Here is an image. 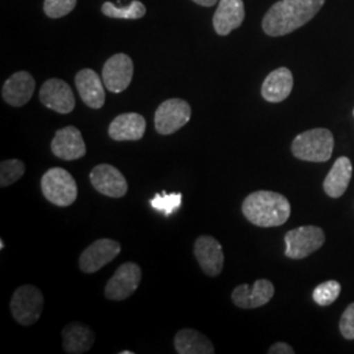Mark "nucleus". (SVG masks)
<instances>
[{
  "label": "nucleus",
  "mask_w": 354,
  "mask_h": 354,
  "mask_svg": "<svg viewBox=\"0 0 354 354\" xmlns=\"http://www.w3.org/2000/svg\"><path fill=\"white\" fill-rule=\"evenodd\" d=\"M193 1L203 7H213L218 0H193Z\"/></svg>",
  "instance_id": "7c9ffc66"
},
{
  "label": "nucleus",
  "mask_w": 354,
  "mask_h": 354,
  "mask_svg": "<svg viewBox=\"0 0 354 354\" xmlns=\"http://www.w3.org/2000/svg\"><path fill=\"white\" fill-rule=\"evenodd\" d=\"M4 245H6L4 241H0V250H4Z\"/></svg>",
  "instance_id": "2f4dec72"
},
{
  "label": "nucleus",
  "mask_w": 354,
  "mask_h": 354,
  "mask_svg": "<svg viewBox=\"0 0 354 354\" xmlns=\"http://www.w3.org/2000/svg\"><path fill=\"white\" fill-rule=\"evenodd\" d=\"M241 212L254 226L277 227L290 218L291 206L283 194L272 190H257L245 197Z\"/></svg>",
  "instance_id": "f03ea898"
},
{
  "label": "nucleus",
  "mask_w": 354,
  "mask_h": 354,
  "mask_svg": "<svg viewBox=\"0 0 354 354\" xmlns=\"http://www.w3.org/2000/svg\"><path fill=\"white\" fill-rule=\"evenodd\" d=\"M175 349L178 354H214V345L196 329H180L175 336Z\"/></svg>",
  "instance_id": "5701e85b"
},
{
  "label": "nucleus",
  "mask_w": 354,
  "mask_h": 354,
  "mask_svg": "<svg viewBox=\"0 0 354 354\" xmlns=\"http://www.w3.org/2000/svg\"><path fill=\"white\" fill-rule=\"evenodd\" d=\"M121 253V244L113 239L102 238L93 241L79 257V268L83 273L92 274L113 261Z\"/></svg>",
  "instance_id": "6e6552de"
},
{
  "label": "nucleus",
  "mask_w": 354,
  "mask_h": 354,
  "mask_svg": "<svg viewBox=\"0 0 354 354\" xmlns=\"http://www.w3.org/2000/svg\"><path fill=\"white\" fill-rule=\"evenodd\" d=\"M41 190L49 203L66 207L75 203L77 185L73 175L64 168L54 167L44 174L41 178Z\"/></svg>",
  "instance_id": "20e7f679"
},
{
  "label": "nucleus",
  "mask_w": 354,
  "mask_h": 354,
  "mask_svg": "<svg viewBox=\"0 0 354 354\" xmlns=\"http://www.w3.org/2000/svg\"><path fill=\"white\" fill-rule=\"evenodd\" d=\"M183 203V194L181 193H174V194H168V193H158L155 194V197L150 200V205L152 207L165 214V216H169L174 213H176L180 209Z\"/></svg>",
  "instance_id": "a878e982"
},
{
  "label": "nucleus",
  "mask_w": 354,
  "mask_h": 354,
  "mask_svg": "<svg viewBox=\"0 0 354 354\" xmlns=\"http://www.w3.org/2000/svg\"><path fill=\"white\" fill-rule=\"evenodd\" d=\"M102 11L105 16L111 19H125V20H138L146 15V7L140 0H133L127 7H115L113 3L105 1L102 4Z\"/></svg>",
  "instance_id": "b1692460"
},
{
  "label": "nucleus",
  "mask_w": 354,
  "mask_h": 354,
  "mask_svg": "<svg viewBox=\"0 0 354 354\" xmlns=\"http://www.w3.org/2000/svg\"><path fill=\"white\" fill-rule=\"evenodd\" d=\"M340 332L345 339L354 340V304H349L342 314Z\"/></svg>",
  "instance_id": "c85d7f7f"
},
{
  "label": "nucleus",
  "mask_w": 354,
  "mask_h": 354,
  "mask_svg": "<svg viewBox=\"0 0 354 354\" xmlns=\"http://www.w3.org/2000/svg\"><path fill=\"white\" fill-rule=\"evenodd\" d=\"M35 89V77L26 71H19L10 76L3 84L1 97L8 105L20 108L32 99Z\"/></svg>",
  "instance_id": "dca6fc26"
},
{
  "label": "nucleus",
  "mask_w": 354,
  "mask_h": 354,
  "mask_svg": "<svg viewBox=\"0 0 354 354\" xmlns=\"http://www.w3.org/2000/svg\"><path fill=\"white\" fill-rule=\"evenodd\" d=\"M142 270L136 263H125L114 272L105 286V297L111 301H124L140 288Z\"/></svg>",
  "instance_id": "1a4fd4ad"
},
{
  "label": "nucleus",
  "mask_w": 354,
  "mask_h": 354,
  "mask_svg": "<svg viewBox=\"0 0 354 354\" xmlns=\"http://www.w3.org/2000/svg\"><path fill=\"white\" fill-rule=\"evenodd\" d=\"M75 84L82 100L87 106L92 109H100L104 106L105 86L96 71L91 68L80 70L76 74Z\"/></svg>",
  "instance_id": "f3484780"
},
{
  "label": "nucleus",
  "mask_w": 354,
  "mask_h": 354,
  "mask_svg": "<svg viewBox=\"0 0 354 354\" xmlns=\"http://www.w3.org/2000/svg\"><path fill=\"white\" fill-rule=\"evenodd\" d=\"M192 108L183 99H169L162 102L155 112V129L162 136H171L189 122Z\"/></svg>",
  "instance_id": "0eeeda50"
},
{
  "label": "nucleus",
  "mask_w": 354,
  "mask_h": 354,
  "mask_svg": "<svg viewBox=\"0 0 354 354\" xmlns=\"http://www.w3.org/2000/svg\"><path fill=\"white\" fill-rule=\"evenodd\" d=\"M64 351L68 354L89 352L95 344V333L91 327L83 323H70L62 330Z\"/></svg>",
  "instance_id": "4be33fe9"
},
{
  "label": "nucleus",
  "mask_w": 354,
  "mask_h": 354,
  "mask_svg": "<svg viewBox=\"0 0 354 354\" xmlns=\"http://www.w3.org/2000/svg\"><path fill=\"white\" fill-rule=\"evenodd\" d=\"M269 354H294V349L291 348L289 344L286 342H276L273 344L269 349H268Z\"/></svg>",
  "instance_id": "c756f323"
},
{
  "label": "nucleus",
  "mask_w": 354,
  "mask_h": 354,
  "mask_svg": "<svg viewBox=\"0 0 354 354\" xmlns=\"http://www.w3.org/2000/svg\"><path fill=\"white\" fill-rule=\"evenodd\" d=\"M294 79L290 70L286 67H279L266 76L261 95L269 102H281L286 100L292 91Z\"/></svg>",
  "instance_id": "aec40b11"
},
{
  "label": "nucleus",
  "mask_w": 354,
  "mask_h": 354,
  "mask_svg": "<svg viewBox=\"0 0 354 354\" xmlns=\"http://www.w3.org/2000/svg\"><path fill=\"white\" fill-rule=\"evenodd\" d=\"M326 241L324 231L317 226H301L285 235V254L292 260H301L317 251Z\"/></svg>",
  "instance_id": "423d86ee"
},
{
  "label": "nucleus",
  "mask_w": 354,
  "mask_h": 354,
  "mask_svg": "<svg viewBox=\"0 0 354 354\" xmlns=\"http://www.w3.org/2000/svg\"><path fill=\"white\" fill-rule=\"evenodd\" d=\"M89 180L95 189L111 198L124 197L129 188L127 178L121 174V171L111 165L93 167L89 174Z\"/></svg>",
  "instance_id": "ddd939ff"
},
{
  "label": "nucleus",
  "mask_w": 354,
  "mask_h": 354,
  "mask_svg": "<svg viewBox=\"0 0 354 354\" xmlns=\"http://www.w3.org/2000/svg\"><path fill=\"white\" fill-rule=\"evenodd\" d=\"M50 149L57 158L66 162L82 159L87 152L86 142L75 127L59 129L51 140Z\"/></svg>",
  "instance_id": "4468645a"
},
{
  "label": "nucleus",
  "mask_w": 354,
  "mask_h": 354,
  "mask_svg": "<svg viewBox=\"0 0 354 354\" xmlns=\"http://www.w3.org/2000/svg\"><path fill=\"white\" fill-rule=\"evenodd\" d=\"M245 11L243 0H219L213 17L215 32L219 36H227L244 21Z\"/></svg>",
  "instance_id": "a211bd4d"
},
{
  "label": "nucleus",
  "mask_w": 354,
  "mask_h": 354,
  "mask_svg": "<svg viewBox=\"0 0 354 354\" xmlns=\"http://www.w3.org/2000/svg\"><path fill=\"white\" fill-rule=\"evenodd\" d=\"M146 131V120L138 113H124L117 115L111 122L108 134L111 140H140Z\"/></svg>",
  "instance_id": "6ab92c4d"
},
{
  "label": "nucleus",
  "mask_w": 354,
  "mask_h": 354,
  "mask_svg": "<svg viewBox=\"0 0 354 354\" xmlns=\"http://www.w3.org/2000/svg\"><path fill=\"white\" fill-rule=\"evenodd\" d=\"M39 102L59 114L71 113L75 108V96L71 87L62 80L53 77L39 89Z\"/></svg>",
  "instance_id": "9b49d317"
},
{
  "label": "nucleus",
  "mask_w": 354,
  "mask_h": 354,
  "mask_svg": "<svg viewBox=\"0 0 354 354\" xmlns=\"http://www.w3.org/2000/svg\"><path fill=\"white\" fill-rule=\"evenodd\" d=\"M194 257L197 259L203 273L209 277H216L222 273L225 266V253L221 243L210 235H201L194 241Z\"/></svg>",
  "instance_id": "f8f14e48"
},
{
  "label": "nucleus",
  "mask_w": 354,
  "mask_h": 354,
  "mask_svg": "<svg viewBox=\"0 0 354 354\" xmlns=\"http://www.w3.org/2000/svg\"><path fill=\"white\" fill-rule=\"evenodd\" d=\"M274 295V285L269 279H257L252 286L244 283L236 286L231 299L239 308H257L270 302Z\"/></svg>",
  "instance_id": "2eb2a0df"
},
{
  "label": "nucleus",
  "mask_w": 354,
  "mask_h": 354,
  "mask_svg": "<svg viewBox=\"0 0 354 354\" xmlns=\"http://www.w3.org/2000/svg\"><path fill=\"white\" fill-rule=\"evenodd\" d=\"M76 0H45L44 11L51 19H59L75 8Z\"/></svg>",
  "instance_id": "cd10ccee"
},
{
  "label": "nucleus",
  "mask_w": 354,
  "mask_h": 354,
  "mask_svg": "<svg viewBox=\"0 0 354 354\" xmlns=\"http://www.w3.org/2000/svg\"><path fill=\"white\" fill-rule=\"evenodd\" d=\"M335 140L328 129L317 127L297 136L291 143L292 155L304 162L322 163L332 156Z\"/></svg>",
  "instance_id": "7ed1b4c3"
},
{
  "label": "nucleus",
  "mask_w": 354,
  "mask_h": 354,
  "mask_svg": "<svg viewBox=\"0 0 354 354\" xmlns=\"http://www.w3.org/2000/svg\"><path fill=\"white\" fill-rule=\"evenodd\" d=\"M45 298L42 291L33 285H23L13 292L10 308L19 324L29 327L37 323L44 311Z\"/></svg>",
  "instance_id": "39448f33"
},
{
  "label": "nucleus",
  "mask_w": 354,
  "mask_h": 354,
  "mask_svg": "<svg viewBox=\"0 0 354 354\" xmlns=\"http://www.w3.org/2000/svg\"><path fill=\"white\" fill-rule=\"evenodd\" d=\"M134 73L131 58L124 54H114L102 67V82L105 88L112 93H121L130 86Z\"/></svg>",
  "instance_id": "9d476101"
},
{
  "label": "nucleus",
  "mask_w": 354,
  "mask_h": 354,
  "mask_svg": "<svg viewBox=\"0 0 354 354\" xmlns=\"http://www.w3.org/2000/svg\"><path fill=\"white\" fill-rule=\"evenodd\" d=\"M353 175V165L349 158L342 156L332 165L328 175L324 178L323 188L332 198H339L346 192Z\"/></svg>",
  "instance_id": "412c9836"
},
{
  "label": "nucleus",
  "mask_w": 354,
  "mask_h": 354,
  "mask_svg": "<svg viewBox=\"0 0 354 354\" xmlns=\"http://www.w3.org/2000/svg\"><path fill=\"white\" fill-rule=\"evenodd\" d=\"M326 0H279L263 19V29L268 36L289 35L307 24L317 15Z\"/></svg>",
  "instance_id": "f257e3e1"
},
{
  "label": "nucleus",
  "mask_w": 354,
  "mask_h": 354,
  "mask_svg": "<svg viewBox=\"0 0 354 354\" xmlns=\"http://www.w3.org/2000/svg\"><path fill=\"white\" fill-rule=\"evenodd\" d=\"M26 174V165L19 159H8L0 163V187L6 188L15 184Z\"/></svg>",
  "instance_id": "393cba45"
},
{
  "label": "nucleus",
  "mask_w": 354,
  "mask_h": 354,
  "mask_svg": "<svg viewBox=\"0 0 354 354\" xmlns=\"http://www.w3.org/2000/svg\"><path fill=\"white\" fill-rule=\"evenodd\" d=\"M121 354H133L131 351H124V352H121Z\"/></svg>",
  "instance_id": "473e14b6"
},
{
  "label": "nucleus",
  "mask_w": 354,
  "mask_h": 354,
  "mask_svg": "<svg viewBox=\"0 0 354 354\" xmlns=\"http://www.w3.org/2000/svg\"><path fill=\"white\" fill-rule=\"evenodd\" d=\"M340 292H342V285L337 281L330 279L317 285L313 292V298L319 306L327 307L339 298Z\"/></svg>",
  "instance_id": "bb28decb"
},
{
  "label": "nucleus",
  "mask_w": 354,
  "mask_h": 354,
  "mask_svg": "<svg viewBox=\"0 0 354 354\" xmlns=\"http://www.w3.org/2000/svg\"><path fill=\"white\" fill-rule=\"evenodd\" d=\"M353 115H354V109H353Z\"/></svg>",
  "instance_id": "72a5a7b5"
}]
</instances>
